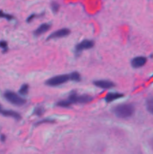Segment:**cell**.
I'll use <instances>...</instances> for the list:
<instances>
[{"instance_id": "cell-7", "label": "cell", "mask_w": 153, "mask_h": 154, "mask_svg": "<svg viewBox=\"0 0 153 154\" xmlns=\"http://www.w3.org/2000/svg\"><path fill=\"white\" fill-rule=\"evenodd\" d=\"M0 114L4 117H12V118L15 119V120H20L21 116L18 112H16L12 110H5L3 109L2 106L0 105Z\"/></svg>"}, {"instance_id": "cell-11", "label": "cell", "mask_w": 153, "mask_h": 154, "mask_svg": "<svg viewBox=\"0 0 153 154\" xmlns=\"http://www.w3.org/2000/svg\"><path fill=\"white\" fill-rule=\"evenodd\" d=\"M123 97V94L118 93H110L105 97V101L106 102H111L113 101L116 100V99H120V98Z\"/></svg>"}, {"instance_id": "cell-14", "label": "cell", "mask_w": 153, "mask_h": 154, "mask_svg": "<svg viewBox=\"0 0 153 154\" xmlns=\"http://www.w3.org/2000/svg\"><path fill=\"white\" fill-rule=\"evenodd\" d=\"M146 108H147V110H148L152 114H153V97L150 98L149 99L147 100Z\"/></svg>"}, {"instance_id": "cell-16", "label": "cell", "mask_w": 153, "mask_h": 154, "mask_svg": "<svg viewBox=\"0 0 153 154\" xmlns=\"http://www.w3.org/2000/svg\"><path fill=\"white\" fill-rule=\"evenodd\" d=\"M55 122V120L53 119H50V118H46V119H44V120H40V121L37 122L35 123V126H39L40 124H44V123H52Z\"/></svg>"}, {"instance_id": "cell-5", "label": "cell", "mask_w": 153, "mask_h": 154, "mask_svg": "<svg viewBox=\"0 0 153 154\" xmlns=\"http://www.w3.org/2000/svg\"><path fill=\"white\" fill-rule=\"evenodd\" d=\"M94 43L93 41L92 40H83L82 42H81L80 43H79L78 45H76V48H75V51H76V54H79L81 52H82L83 51L86 50L91 49L94 47Z\"/></svg>"}, {"instance_id": "cell-10", "label": "cell", "mask_w": 153, "mask_h": 154, "mask_svg": "<svg viewBox=\"0 0 153 154\" xmlns=\"http://www.w3.org/2000/svg\"><path fill=\"white\" fill-rule=\"evenodd\" d=\"M51 28V25L50 23H43L38 27L34 32V35L35 36H39L47 32Z\"/></svg>"}, {"instance_id": "cell-19", "label": "cell", "mask_w": 153, "mask_h": 154, "mask_svg": "<svg viewBox=\"0 0 153 154\" xmlns=\"http://www.w3.org/2000/svg\"><path fill=\"white\" fill-rule=\"evenodd\" d=\"M0 48L3 50L4 52H6L8 51V43L5 42V41H1L0 42Z\"/></svg>"}, {"instance_id": "cell-8", "label": "cell", "mask_w": 153, "mask_h": 154, "mask_svg": "<svg viewBox=\"0 0 153 154\" xmlns=\"http://www.w3.org/2000/svg\"><path fill=\"white\" fill-rule=\"evenodd\" d=\"M94 85H95L96 87H99V88L101 89H110L112 87H115V84L112 81H107V80H99V81H95L93 82Z\"/></svg>"}, {"instance_id": "cell-6", "label": "cell", "mask_w": 153, "mask_h": 154, "mask_svg": "<svg viewBox=\"0 0 153 154\" xmlns=\"http://www.w3.org/2000/svg\"><path fill=\"white\" fill-rule=\"evenodd\" d=\"M70 33V29L67 28H63L60 29L56 30L54 32L51 33L48 38H46V40H50V39H55V38H64L67 37L68 35H69Z\"/></svg>"}, {"instance_id": "cell-4", "label": "cell", "mask_w": 153, "mask_h": 154, "mask_svg": "<svg viewBox=\"0 0 153 154\" xmlns=\"http://www.w3.org/2000/svg\"><path fill=\"white\" fill-rule=\"evenodd\" d=\"M70 81L69 75H60L50 78L46 81V84L50 87H58Z\"/></svg>"}, {"instance_id": "cell-9", "label": "cell", "mask_w": 153, "mask_h": 154, "mask_svg": "<svg viewBox=\"0 0 153 154\" xmlns=\"http://www.w3.org/2000/svg\"><path fill=\"white\" fill-rule=\"evenodd\" d=\"M146 61L147 59L144 57H134L131 60V66L135 69H138V68L142 67L146 63Z\"/></svg>"}, {"instance_id": "cell-18", "label": "cell", "mask_w": 153, "mask_h": 154, "mask_svg": "<svg viewBox=\"0 0 153 154\" xmlns=\"http://www.w3.org/2000/svg\"><path fill=\"white\" fill-rule=\"evenodd\" d=\"M51 8H52V10L54 13H57L58 11V9H59V5L56 2H53L51 4Z\"/></svg>"}, {"instance_id": "cell-12", "label": "cell", "mask_w": 153, "mask_h": 154, "mask_svg": "<svg viewBox=\"0 0 153 154\" xmlns=\"http://www.w3.org/2000/svg\"><path fill=\"white\" fill-rule=\"evenodd\" d=\"M69 78H70V80L72 81H76V82H78L81 80V76L77 72H74L72 73H70L69 75Z\"/></svg>"}, {"instance_id": "cell-3", "label": "cell", "mask_w": 153, "mask_h": 154, "mask_svg": "<svg viewBox=\"0 0 153 154\" xmlns=\"http://www.w3.org/2000/svg\"><path fill=\"white\" fill-rule=\"evenodd\" d=\"M4 97L5 98V99L7 101H8L10 103L13 104V105H16V106H21V105H25L26 101V99H24L23 98L20 97V96H18L16 93H14L12 91H7L4 92Z\"/></svg>"}, {"instance_id": "cell-13", "label": "cell", "mask_w": 153, "mask_h": 154, "mask_svg": "<svg viewBox=\"0 0 153 154\" xmlns=\"http://www.w3.org/2000/svg\"><path fill=\"white\" fill-rule=\"evenodd\" d=\"M20 94L22 95V96H26V95L28 94V84H22L21 86L20 89L19 90Z\"/></svg>"}, {"instance_id": "cell-21", "label": "cell", "mask_w": 153, "mask_h": 154, "mask_svg": "<svg viewBox=\"0 0 153 154\" xmlns=\"http://www.w3.org/2000/svg\"><path fill=\"white\" fill-rule=\"evenodd\" d=\"M1 141H5V136L4 135H1Z\"/></svg>"}, {"instance_id": "cell-15", "label": "cell", "mask_w": 153, "mask_h": 154, "mask_svg": "<svg viewBox=\"0 0 153 154\" xmlns=\"http://www.w3.org/2000/svg\"><path fill=\"white\" fill-rule=\"evenodd\" d=\"M44 111H45V110H44V107L39 106V107H37V108H35V109L34 110V112H33V114L36 116H41L42 114L44 113Z\"/></svg>"}, {"instance_id": "cell-22", "label": "cell", "mask_w": 153, "mask_h": 154, "mask_svg": "<svg viewBox=\"0 0 153 154\" xmlns=\"http://www.w3.org/2000/svg\"><path fill=\"white\" fill-rule=\"evenodd\" d=\"M151 144L152 147V149H153V139H152V141H151V144Z\"/></svg>"}, {"instance_id": "cell-2", "label": "cell", "mask_w": 153, "mask_h": 154, "mask_svg": "<svg viewBox=\"0 0 153 154\" xmlns=\"http://www.w3.org/2000/svg\"><path fill=\"white\" fill-rule=\"evenodd\" d=\"M134 110V106L131 104H122L116 106L113 109V112L116 117L122 119H126L133 115Z\"/></svg>"}, {"instance_id": "cell-17", "label": "cell", "mask_w": 153, "mask_h": 154, "mask_svg": "<svg viewBox=\"0 0 153 154\" xmlns=\"http://www.w3.org/2000/svg\"><path fill=\"white\" fill-rule=\"evenodd\" d=\"M0 18H4V19L8 20H10L14 18V17L12 15L9 14L4 13L2 11H0Z\"/></svg>"}, {"instance_id": "cell-20", "label": "cell", "mask_w": 153, "mask_h": 154, "mask_svg": "<svg viewBox=\"0 0 153 154\" xmlns=\"http://www.w3.org/2000/svg\"><path fill=\"white\" fill-rule=\"evenodd\" d=\"M36 17H37V15H36V14H32V15H31V16H30L29 17H28V19H27V22H31V21L32 20L34 19V18H35Z\"/></svg>"}, {"instance_id": "cell-1", "label": "cell", "mask_w": 153, "mask_h": 154, "mask_svg": "<svg viewBox=\"0 0 153 154\" xmlns=\"http://www.w3.org/2000/svg\"><path fill=\"white\" fill-rule=\"evenodd\" d=\"M92 100L93 98L88 95H78L76 92L73 91L67 99L57 102V105L61 108H69L74 104H86Z\"/></svg>"}]
</instances>
